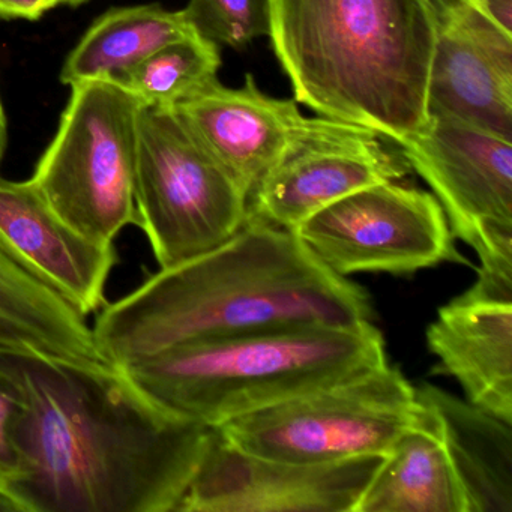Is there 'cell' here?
<instances>
[{
  "label": "cell",
  "instance_id": "cell-1",
  "mask_svg": "<svg viewBox=\"0 0 512 512\" xmlns=\"http://www.w3.org/2000/svg\"><path fill=\"white\" fill-rule=\"evenodd\" d=\"M22 410L10 494L23 512H176L211 428L110 362L0 350Z\"/></svg>",
  "mask_w": 512,
  "mask_h": 512
},
{
  "label": "cell",
  "instance_id": "cell-2",
  "mask_svg": "<svg viewBox=\"0 0 512 512\" xmlns=\"http://www.w3.org/2000/svg\"><path fill=\"white\" fill-rule=\"evenodd\" d=\"M370 295L326 268L293 230L248 214L223 244L160 268L104 305L92 326L110 364L125 367L170 347L298 326L371 320Z\"/></svg>",
  "mask_w": 512,
  "mask_h": 512
},
{
  "label": "cell",
  "instance_id": "cell-3",
  "mask_svg": "<svg viewBox=\"0 0 512 512\" xmlns=\"http://www.w3.org/2000/svg\"><path fill=\"white\" fill-rule=\"evenodd\" d=\"M295 101L403 146L428 121L434 0H269Z\"/></svg>",
  "mask_w": 512,
  "mask_h": 512
},
{
  "label": "cell",
  "instance_id": "cell-4",
  "mask_svg": "<svg viewBox=\"0 0 512 512\" xmlns=\"http://www.w3.org/2000/svg\"><path fill=\"white\" fill-rule=\"evenodd\" d=\"M383 362L385 340L368 320L196 341L122 368L164 409L218 428Z\"/></svg>",
  "mask_w": 512,
  "mask_h": 512
},
{
  "label": "cell",
  "instance_id": "cell-5",
  "mask_svg": "<svg viewBox=\"0 0 512 512\" xmlns=\"http://www.w3.org/2000/svg\"><path fill=\"white\" fill-rule=\"evenodd\" d=\"M70 88L55 139L31 181L68 226L113 244L122 229L139 224L137 121L143 103L112 79Z\"/></svg>",
  "mask_w": 512,
  "mask_h": 512
},
{
  "label": "cell",
  "instance_id": "cell-6",
  "mask_svg": "<svg viewBox=\"0 0 512 512\" xmlns=\"http://www.w3.org/2000/svg\"><path fill=\"white\" fill-rule=\"evenodd\" d=\"M136 209L160 268L232 238L248 196L175 109L143 104L137 121Z\"/></svg>",
  "mask_w": 512,
  "mask_h": 512
},
{
  "label": "cell",
  "instance_id": "cell-7",
  "mask_svg": "<svg viewBox=\"0 0 512 512\" xmlns=\"http://www.w3.org/2000/svg\"><path fill=\"white\" fill-rule=\"evenodd\" d=\"M415 386L388 362L218 427L236 448L298 463L385 455L418 421Z\"/></svg>",
  "mask_w": 512,
  "mask_h": 512
},
{
  "label": "cell",
  "instance_id": "cell-8",
  "mask_svg": "<svg viewBox=\"0 0 512 512\" xmlns=\"http://www.w3.org/2000/svg\"><path fill=\"white\" fill-rule=\"evenodd\" d=\"M410 169L433 190L454 238L479 257L467 290L512 302V143L443 116L400 146Z\"/></svg>",
  "mask_w": 512,
  "mask_h": 512
},
{
  "label": "cell",
  "instance_id": "cell-9",
  "mask_svg": "<svg viewBox=\"0 0 512 512\" xmlns=\"http://www.w3.org/2000/svg\"><path fill=\"white\" fill-rule=\"evenodd\" d=\"M293 232L335 274H412L463 262L439 200L395 182L355 191Z\"/></svg>",
  "mask_w": 512,
  "mask_h": 512
},
{
  "label": "cell",
  "instance_id": "cell-10",
  "mask_svg": "<svg viewBox=\"0 0 512 512\" xmlns=\"http://www.w3.org/2000/svg\"><path fill=\"white\" fill-rule=\"evenodd\" d=\"M383 457L275 460L242 451L211 428L176 512H355Z\"/></svg>",
  "mask_w": 512,
  "mask_h": 512
},
{
  "label": "cell",
  "instance_id": "cell-11",
  "mask_svg": "<svg viewBox=\"0 0 512 512\" xmlns=\"http://www.w3.org/2000/svg\"><path fill=\"white\" fill-rule=\"evenodd\" d=\"M173 109L248 197L268 170L295 149L316 140L370 131L322 116H305L295 100L263 94L251 74L238 89L227 88L214 77Z\"/></svg>",
  "mask_w": 512,
  "mask_h": 512
},
{
  "label": "cell",
  "instance_id": "cell-12",
  "mask_svg": "<svg viewBox=\"0 0 512 512\" xmlns=\"http://www.w3.org/2000/svg\"><path fill=\"white\" fill-rule=\"evenodd\" d=\"M439 13L428 116H443L512 143V34L461 0Z\"/></svg>",
  "mask_w": 512,
  "mask_h": 512
},
{
  "label": "cell",
  "instance_id": "cell-13",
  "mask_svg": "<svg viewBox=\"0 0 512 512\" xmlns=\"http://www.w3.org/2000/svg\"><path fill=\"white\" fill-rule=\"evenodd\" d=\"M410 167L401 152L373 131L316 140L281 158L248 197V214L295 230L337 200L383 182L400 181Z\"/></svg>",
  "mask_w": 512,
  "mask_h": 512
},
{
  "label": "cell",
  "instance_id": "cell-14",
  "mask_svg": "<svg viewBox=\"0 0 512 512\" xmlns=\"http://www.w3.org/2000/svg\"><path fill=\"white\" fill-rule=\"evenodd\" d=\"M0 248L83 316L106 305L107 280L118 262L113 244L68 226L31 179L0 176Z\"/></svg>",
  "mask_w": 512,
  "mask_h": 512
},
{
  "label": "cell",
  "instance_id": "cell-15",
  "mask_svg": "<svg viewBox=\"0 0 512 512\" xmlns=\"http://www.w3.org/2000/svg\"><path fill=\"white\" fill-rule=\"evenodd\" d=\"M433 374L454 377L467 401L512 424V302L464 292L427 328Z\"/></svg>",
  "mask_w": 512,
  "mask_h": 512
},
{
  "label": "cell",
  "instance_id": "cell-16",
  "mask_svg": "<svg viewBox=\"0 0 512 512\" xmlns=\"http://www.w3.org/2000/svg\"><path fill=\"white\" fill-rule=\"evenodd\" d=\"M415 394L436 419L467 512H512V424L433 383Z\"/></svg>",
  "mask_w": 512,
  "mask_h": 512
},
{
  "label": "cell",
  "instance_id": "cell-17",
  "mask_svg": "<svg viewBox=\"0 0 512 512\" xmlns=\"http://www.w3.org/2000/svg\"><path fill=\"white\" fill-rule=\"evenodd\" d=\"M355 512H467L436 419L422 404L418 421L386 452Z\"/></svg>",
  "mask_w": 512,
  "mask_h": 512
},
{
  "label": "cell",
  "instance_id": "cell-18",
  "mask_svg": "<svg viewBox=\"0 0 512 512\" xmlns=\"http://www.w3.org/2000/svg\"><path fill=\"white\" fill-rule=\"evenodd\" d=\"M0 350L70 361L109 362L98 350L86 317L17 265L2 248Z\"/></svg>",
  "mask_w": 512,
  "mask_h": 512
},
{
  "label": "cell",
  "instance_id": "cell-19",
  "mask_svg": "<svg viewBox=\"0 0 512 512\" xmlns=\"http://www.w3.org/2000/svg\"><path fill=\"white\" fill-rule=\"evenodd\" d=\"M199 35L182 11H169L158 4L112 8L98 17L68 55L61 82L94 79L122 82L124 77L152 53L167 44Z\"/></svg>",
  "mask_w": 512,
  "mask_h": 512
},
{
  "label": "cell",
  "instance_id": "cell-20",
  "mask_svg": "<svg viewBox=\"0 0 512 512\" xmlns=\"http://www.w3.org/2000/svg\"><path fill=\"white\" fill-rule=\"evenodd\" d=\"M220 47L200 35L161 47L122 80L145 106L172 109L217 77Z\"/></svg>",
  "mask_w": 512,
  "mask_h": 512
},
{
  "label": "cell",
  "instance_id": "cell-21",
  "mask_svg": "<svg viewBox=\"0 0 512 512\" xmlns=\"http://www.w3.org/2000/svg\"><path fill=\"white\" fill-rule=\"evenodd\" d=\"M184 13L197 34L218 47L242 49L271 28L269 0H190Z\"/></svg>",
  "mask_w": 512,
  "mask_h": 512
},
{
  "label": "cell",
  "instance_id": "cell-22",
  "mask_svg": "<svg viewBox=\"0 0 512 512\" xmlns=\"http://www.w3.org/2000/svg\"><path fill=\"white\" fill-rule=\"evenodd\" d=\"M20 410H22V395L19 388L16 382L0 368V488H4L8 493L19 469L14 431H16Z\"/></svg>",
  "mask_w": 512,
  "mask_h": 512
},
{
  "label": "cell",
  "instance_id": "cell-23",
  "mask_svg": "<svg viewBox=\"0 0 512 512\" xmlns=\"http://www.w3.org/2000/svg\"><path fill=\"white\" fill-rule=\"evenodd\" d=\"M61 0H0V19L38 20Z\"/></svg>",
  "mask_w": 512,
  "mask_h": 512
},
{
  "label": "cell",
  "instance_id": "cell-24",
  "mask_svg": "<svg viewBox=\"0 0 512 512\" xmlns=\"http://www.w3.org/2000/svg\"><path fill=\"white\" fill-rule=\"evenodd\" d=\"M473 5L512 34V0H475Z\"/></svg>",
  "mask_w": 512,
  "mask_h": 512
},
{
  "label": "cell",
  "instance_id": "cell-25",
  "mask_svg": "<svg viewBox=\"0 0 512 512\" xmlns=\"http://www.w3.org/2000/svg\"><path fill=\"white\" fill-rule=\"evenodd\" d=\"M8 146V124L7 115H5L4 104L0 98V164L4 161L5 151Z\"/></svg>",
  "mask_w": 512,
  "mask_h": 512
},
{
  "label": "cell",
  "instance_id": "cell-26",
  "mask_svg": "<svg viewBox=\"0 0 512 512\" xmlns=\"http://www.w3.org/2000/svg\"><path fill=\"white\" fill-rule=\"evenodd\" d=\"M89 0H61V5H67V7H79V5L86 4Z\"/></svg>",
  "mask_w": 512,
  "mask_h": 512
},
{
  "label": "cell",
  "instance_id": "cell-27",
  "mask_svg": "<svg viewBox=\"0 0 512 512\" xmlns=\"http://www.w3.org/2000/svg\"><path fill=\"white\" fill-rule=\"evenodd\" d=\"M461 2H467V4H475V0H461Z\"/></svg>",
  "mask_w": 512,
  "mask_h": 512
}]
</instances>
